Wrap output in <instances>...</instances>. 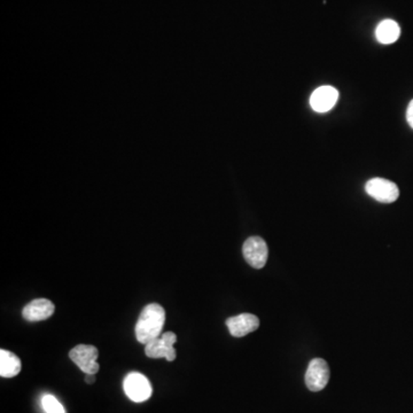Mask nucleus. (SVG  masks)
<instances>
[{
	"instance_id": "obj_1",
	"label": "nucleus",
	"mask_w": 413,
	"mask_h": 413,
	"mask_svg": "<svg viewBox=\"0 0 413 413\" xmlns=\"http://www.w3.org/2000/svg\"><path fill=\"white\" fill-rule=\"evenodd\" d=\"M165 321V311L157 303H150L141 311L137 325L136 337L139 342L147 345L161 337Z\"/></svg>"
},
{
	"instance_id": "obj_2",
	"label": "nucleus",
	"mask_w": 413,
	"mask_h": 413,
	"mask_svg": "<svg viewBox=\"0 0 413 413\" xmlns=\"http://www.w3.org/2000/svg\"><path fill=\"white\" fill-rule=\"evenodd\" d=\"M123 389L131 401L143 403L153 394V387L144 374L132 372L123 381Z\"/></svg>"
},
{
	"instance_id": "obj_3",
	"label": "nucleus",
	"mask_w": 413,
	"mask_h": 413,
	"mask_svg": "<svg viewBox=\"0 0 413 413\" xmlns=\"http://www.w3.org/2000/svg\"><path fill=\"white\" fill-rule=\"evenodd\" d=\"M98 349L88 345H80L71 349L69 358L85 374H97L99 372Z\"/></svg>"
},
{
	"instance_id": "obj_4",
	"label": "nucleus",
	"mask_w": 413,
	"mask_h": 413,
	"mask_svg": "<svg viewBox=\"0 0 413 413\" xmlns=\"http://www.w3.org/2000/svg\"><path fill=\"white\" fill-rule=\"evenodd\" d=\"M176 342H177V335L174 332H167L157 339L147 343L145 354L147 357L155 358V359L164 357L167 361H174L177 355L174 348Z\"/></svg>"
},
{
	"instance_id": "obj_5",
	"label": "nucleus",
	"mask_w": 413,
	"mask_h": 413,
	"mask_svg": "<svg viewBox=\"0 0 413 413\" xmlns=\"http://www.w3.org/2000/svg\"><path fill=\"white\" fill-rule=\"evenodd\" d=\"M365 191L371 198L383 203H392L400 196L397 185L385 178L370 179L365 185Z\"/></svg>"
},
{
	"instance_id": "obj_6",
	"label": "nucleus",
	"mask_w": 413,
	"mask_h": 413,
	"mask_svg": "<svg viewBox=\"0 0 413 413\" xmlns=\"http://www.w3.org/2000/svg\"><path fill=\"white\" fill-rule=\"evenodd\" d=\"M330 380V367L323 358H313L306 372V385L311 392H321Z\"/></svg>"
},
{
	"instance_id": "obj_7",
	"label": "nucleus",
	"mask_w": 413,
	"mask_h": 413,
	"mask_svg": "<svg viewBox=\"0 0 413 413\" xmlns=\"http://www.w3.org/2000/svg\"><path fill=\"white\" fill-rule=\"evenodd\" d=\"M242 253L249 265L255 269H262L266 264L269 249L263 239L260 237H251L246 240L242 247Z\"/></svg>"
},
{
	"instance_id": "obj_8",
	"label": "nucleus",
	"mask_w": 413,
	"mask_h": 413,
	"mask_svg": "<svg viewBox=\"0 0 413 413\" xmlns=\"http://www.w3.org/2000/svg\"><path fill=\"white\" fill-rule=\"evenodd\" d=\"M339 92L333 86H321L310 97V106L317 113H326L337 104Z\"/></svg>"
},
{
	"instance_id": "obj_9",
	"label": "nucleus",
	"mask_w": 413,
	"mask_h": 413,
	"mask_svg": "<svg viewBox=\"0 0 413 413\" xmlns=\"http://www.w3.org/2000/svg\"><path fill=\"white\" fill-rule=\"evenodd\" d=\"M227 326L232 337H242L258 328L260 319L251 313H241L227 319Z\"/></svg>"
},
{
	"instance_id": "obj_10",
	"label": "nucleus",
	"mask_w": 413,
	"mask_h": 413,
	"mask_svg": "<svg viewBox=\"0 0 413 413\" xmlns=\"http://www.w3.org/2000/svg\"><path fill=\"white\" fill-rule=\"evenodd\" d=\"M55 306L52 302L46 299L31 301L22 310L23 318L29 321H42L49 318L54 313Z\"/></svg>"
},
{
	"instance_id": "obj_11",
	"label": "nucleus",
	"mask_w": 413,
	"mask_h": 413,
	"mask_svg": "<svg viewBox=\"0 0 413 413\" xmlns=\"http://www.w3.org/2000/svg\"><path fill=\"white\" fill-rule=\"evenodd\" d=\"M401 28L394 20H383L376 27V37L378 42L385 45L393 44L400 38Z\"/></svg>"
},
{
	"instance_id": "obj_12",
	"label": "nucleus",
	"mask_w": 413,
	"mask_h": 413,
	"mask_svg": "<svg viewBox=\"0 0 413 413\" xmlns=\"http://www.w3.org/2000/svg\"><path fill=\"white\" fill-rule=\"evenodd\" d=\"M21 361L13 352L5 349L0 350V376L3 378H13L21 371Z\"/></svg>"
},
{
	"instance_id": "obj_13",
	"label": "nucleus",
	"mask_w": 413,
	"mask_h": 413,
	"mask_svg": "<svg viewBox=\"0 0 413 413\" xmlns=\"http://www.w3.org/2000/svg\"><path fill=\"white\" fill-rule=\"evenodd\" d=\"M42 407L46 413H66L62 404L53 395H44L42 397Z\"/></svg>"
},
{
	"instance_id": "obj_14",
	"label": "nucleus",
	"mask_w": 413,
	"mask_h": 413,
	"mask_svg": "<svg viewBox=\"0 0 413 413\" xmlns=\"http://www.w3.org/2000/svg\"><path fill=\"white\" fill-rule=\"evenodd\" d=\"M407 121L409 123V126L413 128V99L410 101L409 106H407Z\"/></svg>"
},
{
	"instance_id": "obj_15",
	"label": "nucleus",
	"mask_w": 413,
	"mask_h": 413,
	"mask_svg": "<svg viewBox=\"0 0 413 413\" xmlns=\"http://www.w3.org/2000/svg\"><path fill=\"white\" fill-rule=\"evenodd\" d=\"M85 383L92 385L95 383V374H86Z\"/></svg>"
}]
</instances>
